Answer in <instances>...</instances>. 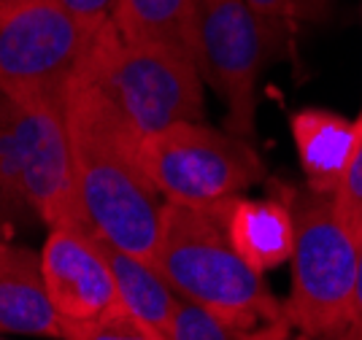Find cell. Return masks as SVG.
<instances>
[{"label":"cell","instance_id":"obj_3","mask_svg":"<svg viewBox=\"0 0 362 340\" xmlns=\"http://www.w3.org/2000/svg\"><path fill=\"white\" fill-rule=\"evenodd\" d=\"M78 76L90 81L141 138L197 122L206 114L203 78L195 59L163 46L124 41L103 22Z\"/></svg>","mask_w":362,"mask_h":340},{"label":"cell","instance_id":"obj_14","mask_svg":"<svg viewBox=\"0 0 362 340\" xmlns=\"http://www.w3.org/2000/svg\"><path fill=\"white\" fill-rule=\"evenodd\" d=\"M38 222L28 194V157L19 124V103L0 95V238L19 224Z\"/></svg>","mask_w":362,"mask_h":340},{"label":"cell","instance_id":"obj_1","mask_svg":"<svg viewBox=\"0 0 362 340\" xmlns=\"http://www.w3.org/2000/svg\"><path fill=\"white\" fill-rule=\"evenodd\" d=\"M65 127L76 197L92 233L151 262L165 200L141 163V135L81 76L65 95Z\"/></svg>","mask_w":362,"mask_h":340},{"label":"cell","instance_id":"obj_21","mask_svg":"<svg viewBox=\"0 0 362 340\" xmlns=\"http://www.w3.org/2000/svg\"><path fill=\"white\" fill-rule=\"evenodd\" d=\"M28 3H33V0H0V19L16 11V8H22V6H28Z\"/></svg>","mask_w":362,"mask_h":340},{"label":"cell","instance_id":"obj_5","mask_svg":"<svg viewBox=\"0 0 362 340\" xmlns=\"http://www.w3.org/2000/svg\"><path fill=\"white\" fill-rule=\"evenodd\" d=\"M292 25L255 11L246 0H195V65L227 111L225 130L255 141L257 87L284 59Z\"/></svg>","mask_w":362,"mask_h":340},{"label":"cell","instance_id":"obj_17","mask_svg":"<svg viewBox=\"0 0 362 340\" xmlns=\"http://www.w3.org/2000/svg\"><path fill=\"white\" fill-rule=\"evenodd\" d=\"M255 11L287 25H325L332 16L335 0H246Z\"/></svg>","mask_w":362,"mask_h":340},{"label":"cell","instance_id":"obj_6","mask_svg":"<svg viewBox=\"0 0 362 340\" xmlns=\"http://www.w3.org/2000/svg\"><path fill=\"white\" fill-rule=\"evenodd\" d=\"M141 163L165 203L209 208L265 181L268 170L249 138L197 122H179L141 138Z\"/></svg>","mask_w":362,"mask_h":340},{"label":"cell","instance_id":"obj_22","mask_svg":"<svg viewBox=\"0 0 362 340\" xmlns=\"http://www.w3.org/2000/svg\"><path fill=\"white\" fill-rule=\"evenodd\" d=\"M289 340H311V338H305V335H300V332H298V335H292Z\"/></svg>","mask_w":362,"mask_h":340},{"label":"cell","instance_id":"obj_11","mask_svg":"<svg viewBox=\"0 0 362 340\" xmlns=\"http://www.w3.org/2000/svg\"><path fill=\"white\" fill-rule=\"evenodd\" d=\"M305 187L332 197L362 141V117L346 119L325 108H300L289 119Z\"/></svg>","mask_w":362,"mask_h":340},{"label":"cell","instance_id":"obj_16","mask_svg":"<svg viewBox=\"0 0 362 340\" xmlns=\"http://www.w3.org/2000/svg\"><path fill=\"white\" fill-rule=\"evenodd\" d=\"M60 340H160L146 327L130 319L124 311H111L100 319L87 322H62Z\"/></svg>","mask_w":362,"mask_h":340},{"label":"cell","instance_id":"obj_23","mask_svg":"<svg viewBox=\"0 0 362 340\" xmlns=\"http://www.w3.org/2000/svg\"><path fill=\"white\" fill-rule=\"evenodd\" d=\"M325 340H344V335L338 332V335H330V338H325Z\"/></svg>","mask_w":362,"mask_h":340},{"label":"cell","instance_id":"obj_13","mask_svg":"<svg viewBox=\"0 0 362 340\" xmlns=\"http://www.w3.org/2000/svg\"><path fill=\"white\" fill-rule=\"evenodd\" d=\"M108 22L124 41L195 59V0H117Z\"/></svg>","mask_w":362,"mask_h":340},{"label":"cell","instance_id":"obj_15","mask_svg":"<svg viewBox=\"0 0 362 340\" xmlns=\"http://www.w3.org/2000/svg\"><path fill=\"white\" fill-rule=\"evenodd\" d=\"M292 332L295 329L289 322L262 324L255 329L233 324L184 297L176 300L173 324H170V340H289Z\"/></svg>","mask_w":362,"mask_h":340},{"label":"cell","instance_id":"obj_8","mask_svg":"<svg viewBox=\"0 0 362 340\" xmlns=\"http://www.w3.org/2000/svg\"><path fill=\"white\" fill-rule=\"evenodd\" d=\"M49 300L60 322H87L117 311V289L95 233L49 227L41 249Z\"/></svg>","mask_w":362,"mask_h":340},{"label":"cell","instance_id":"obj_10","mask_svg":"<svg viewBox=\"0 0 362 340\" xmlns=\"http://www.w3.org/2000/svg\"><path fill=\"white\" fill-rule=\"evenodd\" d=\"M0 332L60 340L62 322L46 292L41 254L0 238Z\"/></svg>","mask_w":362,"mask_h":340},{"label":"cell","instance_id":"obj_7","mask_svg":"<svg viewBox=\"0 0 362 340\" xmlns=\"http://www.w3.org/2000/svg\"><path fill=\"white\" fill-rule=\"evenodd\" d=\"M98 28L57 0H33L0 19V95L22 105H65Z\"/></svg>","mask_w":362,"mask_h":340},{"label":"cell","instance_id":"obj_24","mask_svg":"<svg viewBox=\"0 0 362 340\" xmlns=\"http://www.w3.org/2000/svg\"><path fill=\"white\" fill-rule=\"evenodd\" d=\"M360 117H362V114H360Z\"/></svg>","mask_w":362,"mask_h":340},{"label":"cell","instance_id":"obj_18","mask_svg":"<svg viewBox=\"0 0 362 340\" xmlns=\"http://www.w3.org/2000/svg\"><path fill=\"white\" fill-rule=\"evenodd\" d=\"M332 206L338 211L341 222L349 227V233L362 240V141L349 163L346 176L341 178L338 189L332 194Z\"/></svg>","mask_w":362,"mask_h":340},{"label":"cell","instance_id":"obj_20","mask_svg":"<svg viewBox=\"0 0 362 340\" xmlns=\"http://www.w3.org/2000/svg\"><path fill=\"white\" fill-rule=\"evenodd\" d=\"M341 335H344V340H362V240H360L357 281H354V295H351V308H349V322H346V329Z\"/></svg>","mask_w":362,"mask_h":340},{"label":"cell","instance_id":"obj_4","mask_svg":"<svg viewBox=\"0 0 362 340\" xmlns=\"http://www.w3.org/2000/svg\"><path fill=\"white\" fill-rule=\"evenodd\" d=\"M284 194L295 219L292 249V295L284 313L292 329L311 340H325L346 329L360 240L341 222L332 197L284 181H271Z\"/></svg>","mask_w":362,"mask_h":340},{"label":"cell","instance_id":"obj_9","mask_svg":"<svg viewBox=\"0 0 362 340\" xmlns=\"http://www.w3.org/2000/svg\"><path fill=\"white\" fill-rule=\"evenodd\" d=\"M227 240L241 259L257 273L276 270L289 262L295 249V219L284 194L273 189L271 197H227L214 203Z\"/></svg>","mask_w":362,"mask_h":340},{"label":"cell","instance_id":"obj_19","mask_svg":"<svg viewBox=\"0 0 362 340\" xmlns=\"http://www.w3.org/2000/svg\"><path fill=\"white\" fill-rule=\"evenodd\" d=\"M65 11H71L76 19H81L84 25L100 28L103 22H108V16L114 11L117 0H57Z\"/></svg>","mask_w":362,"mask_h":340},{"label":"cell","instance_id":"obj_12","mask_svg":"<svg viewBox=\"0 0 362 340\" xmlns=\"http://www.w3.org/2000/svg\"><path fill=\"white\" fill-rule=\"evenodd\" d=\"M98 243H100V252L106 257L111 279H114L119 311L136 319L141 327H146L154 338L170 340V324H173L179 295L170 289L163 273L149 259L122 252L103 238H98Z\"/></svg>","mask_w":362,"mask_h":340},{"label":"cell","instance_id":"obj_2","mask_svg":"<svg viewBox=\"0 0 362 340\" xmlns=\"http://www.w3.org/2000/svg\"><path fill=\"white\" fill-rule=\"evenodd\" d=\"M151 265L179 297L197 303L233 324L262 327L287 322L284 303L227 240L219 213L179 203L163 206L160 240Z\"/></svg>","mask_w":362,"mask_h":340}]
</instances>
